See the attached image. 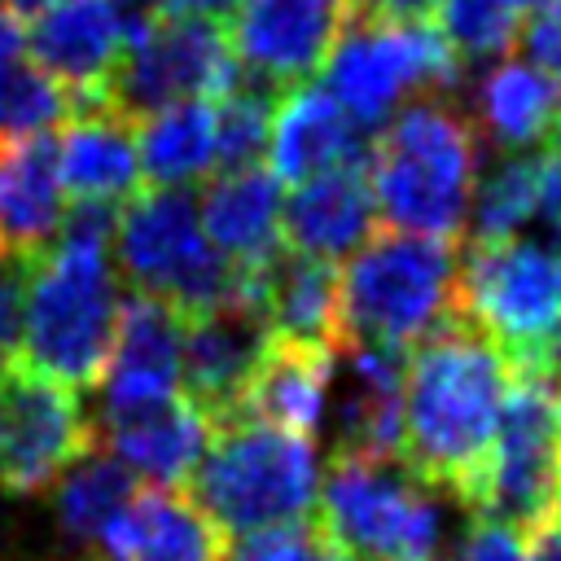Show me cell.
<instances>
[{
    "label": "cell",
    "instance_id": "7",
    "mask_svg": "<svg viewBox=\"0 0 561 561\" xmlns=\"http://www.w3.org/2000/svg\"><path fill=\"white\" fill-rule=\"evenodd\" d=\"M460 311L513 364V373H561V245L508 237L469 245L460 259Z\"/></svg>",
    "mask_w": 561,
    "mask_h": 561
},
{
    "label": "cell",
    "instance_id": "6",
    "mask_svg": "<svg viewBox=\"0 0 561 561\" xmlns=\"http://www.w3.org/2000/svg\"><path fill=\"white\" fill-rule=\"evenodd\" d=\"M184 486L224 535H245L311 517L320 495V456L302 434L259 421H224L210 430V443Z\"/></svg>",
    "mask_w": 561,
    "mask_h": 561
},
{
    "label": "cell",
    "instance_id": "28",
    "mask_svg": "<svg viewBox=\"0 0 561 561\" xmlns=\"http://www.w3.org/2000/svg\"><path fill=\"white\" fill-rule=\"evenodd\" d=\"M140 180L158 188H188L215 171V101L188 96L136 123Z\"/></svg>",
    "mask_w": 561,
    "mask_h": 561
},
{
    "label": "cell",
    "instance_id": "12",
    "mask_svg": "<svg viewBox=\"0 0 561 561\" xmlns=\"http://www.w3.org/2000/svg\"><path fill=\"white\" fill-rule=\"evenodd\" d=\"M96 443L79 390L26 368L0 364V491L44 495L66 465Z\"/></svg>",
    "mask_w": 561,
    "mask_h": 561
},
{
    "label": "cell",
    "instance_id": "3",
    "mask_svg": "<svg viewBox=\"0 0 561 561\" xmlns=\"http://www.w3.org/2000/svg\"><path fill=\"white\" fill-rule=\"evenodd\" d=\"M118 280L110 263V237L57 232L26 263L18 355L26 368L88 390L114 342Z\"/></svg>",
    "mask_w": 561,
    "mask_h": 561
},
{
    "label": "cell",
    "instance_id": "25",
    "mask_svg": "<svg viewBox=\"0 0 561 561\" xmlns=\"http://www.w3.org/2000/svg\"><path fill=\"white\" fill-rule=\"evenodd\" d=\"M66 193L57 180V136L35 131L0 145V254L35 259L61 224Z\"/></svg>",
    "mask_w": 561,
    "mask_h": 561
},
{
    "label": "cell",
    "instance_id": "2",
    "mask_svg": "<svg viewBox=\"0 0 561 561\" xmlns=\"http://www.w3.org/2000/svg\"><path fill=\"white\" fill-rule=\"evenodd\" d=\"M377 219L403 232L460 241L478 184V131L451 96L403 101L368 140Z\"/></svg>",
    "mask_w": 561,
    "mask_h": 561
},
{
    "label": "cell",
    "instance_id": "8",
    "mask_svg": "<svg viewBox=\"0 0 561 561\" xmlns=\"http://www.w3.org/2000/svg\"><path fill=\"white\" fill-rule=\"evenodd\" d=\"M316 522L351 552V561H438L443 504L403 460L333 456L320 478Z\"/></svg>",
    "mask_w": 561,
    "mask_h": 561
},
{
    "label": "cell",
    "instance_id": "36",
    "mask_svg": "<svg viewBox=\"0 0 561 561\" xmlns=\"http://www.w3.org/2000/svg\"><path fill=\"white\" fill-rule=\"evenodd\" d=\"M517 44L535 70L561 83V0H535L530 13H522Z\"/></svg>",
    "mask_w": 561,
    "mask_h": 561
},
{
    "label": "cell",
    "instance_id": "39",
    "mask_svg": "<svg viewBox=\"0 0 561 561\" xmlns=\"http://www.w3.org/2000/svg\"><path fill=\"white\" fill-rule=\"evenodd\" d=\"M535 219L548 228V241H557V245H561V158H557V153H539Z\"/></svg>",
    "mask_w": 561,
    "mask_h": 561
},
{
    "label": "cell",
    "instance_id": "33",
    "mask_svg": "<svg viewBox=\"0 0 561 561\" xmlns=\"http://www.w3.org/2000/svg\"><path fill=\"white\" fill-rule=\"evenodd\" d=\"M276 88L241 79L232 92L215 96V171L254 167L267 149V123H272Z\"/></svg>",
    "mask_w": 561,
    "mask_h": 561
},
{
    "label": "cell",
    "instance_id": "17",
    "mask_svg": "<svg viewBox=\"0 0 561 561\" xmlns=\"http://www.w3.org/2000/svg\"><path fill=\"white\" fill-rule=\"evenodd\" d=\"M373 131H364L329 88L316 79L276 88L272 123H267V171L280 180V188L302 184L320 171L364 162Z\"/></svg>",
    "mask_w": 561,
    "mask_h": 561
},
{
    "label": "cell",
    "instance_id": "10",
    "mask_svg": "<svg viewBox=\"0 0 561 561\" xmlns=\"http://www.w3.org/2000/svg\"><path fill=\"white\" fill-rule=\"evenodd\" d=\"M320 75L364 131H377L412 92L456 101L465 88L460 57L425 22H342Z\"/></svg>",
    "mask_w": 561,
    "mask_h": 561
},
{
    "label": "cell",
    "instance_id": "18",
    "mask_svg": "<svg viewBox=\"0 0 561 561\" xmlns=\"http://www.w3.org/2000/svg\"><path fill=\"white\" fill-rule=\"evenodd\" d=\"M373 232H377V202L364 162H346L302 184H289L280 202V241L294 254L342 263Z\"/></svg>",
    "mask_w": 561,
    "mask_h": 561
},
{
    "label": "cell",
    "instance_id": "31",
    "mask_svg": "<svg viewBox=\"0 0 561 561\" xmlns=\"http://www.w3.org/2000/svg\"><path fill=\"white\" fill-rule=\"evenodd\" d=\"M535 193H539V153H500V162L473 184L469 202V245H491L522 237V228L535 219Z\"/></svg>",
    "mask_w": 561,
    "mask_h": 561
},
{
    "label": "cell",
    "instance_id": "22",
    "mask_svg": "<svg viewBox=\"0 0 561 561\" xmlns=\"http://www.w3.org/2000/svg\"><path fill=\"white\" fill-rule=\"evenodd\" d=\"M224 530L175 486L136 491L101 530L92 561H219Z\"/></svg>",
    "mask_w": 561,
    "mask_h": 561
},
{
    "label": "cell",
    "instance_id": "19",
    "mask_svg": "<svg viewBox=\"0 0 561 561\" xmlns=\"http://www.w3.org/2000/svg\"><path fill=\"white\" fill-rule=\"evenodd\" d=\"M346 386L337 394L333 456L403 460V355L377 342H342Z\"/></svg>",
    "mask_w": 561,
    "mask_h": 561
},
{
    "label": "cell",
    "instance_id": "29",
    "mask_svg": "<svg viewBox=\"0 0 561 561\" xmlns=\"http://www.w3.org/2000/svg\"><path fill=\"white\" fill-rule=\"evenodd\" d=\"M48 491H53L57 530L83 552V561H92L101 530L136 495V473L92 443L75 465L61 469V478Z\"/></svg>",
    "mask_w": 561,
    "mask_h": 561
},
{
    "label": "cell",
    "instance_id": "27",
    "mask_svg": "<svg viewBox=\"0 0 561 561\" xmlns=\"http://www.w3.org/2000/svg\"><path fill=\"white\" fill-rule=\"evenodd\" d=\"M263 316L272 337L337 351V263L280 250L263 272Z\"/></svg>",
    "mask_w": 561,
    "mask_h": 561
},
{
    "label": "cell",
    "instance_id": "40",
    "mask_svg": "<svg viewBox=\"0 0 561 561\" xmlns=\"http://www.w3.org/2000/svg\"><path fill=\"white\" fill-rule=\"evenodd\" d=\"M145 4L153 13H162V18H210V22H224L237 0H145Z\"/></svg>",
    "mask_w": 561,
    "mask_h": 561
},
{
    "label": "cell",
    "instance_id": "32",
    "mask_svg": "<svg viewBox=\"0 0 561 561\" xmlns=\"http://www.w3.org/2000/svg\"><path fill=\"white\" fill-rule=\"evenodd\" d=\"M434 18H438V35L460 57V66L504 57L517 44V26H522V9L513 0H438Z\"/></svg>",
    "mask_w": 561,
    "mask_h": 561
},
{
    "label": "cell",
    "instance_id": "45",
    "mask_svg": "<svg viewBox=\"0 0 561 561\" xmlns=\"http://www.w3.org/2000/svg\"><path fill=\"white\" fill-rule=\"evenodd\" d=\"M557 377H561V373H557ZM557 394H561V386H557Z\"/></svg>",
    "mask_w": 561,
    "mask_h": 561
},
{
    "label": "cell",
    "instance_id": "26",
    "mask_svg": "<svg viewBox=\"0 0 561 561\" xmlns=\"http://www.w3.org/2000/svg\"><path fill=\"white\" fill-rule=\"evenodd\" d=\"M561 105V83L530 61H500L473 88V131L500 153H522L543 145L552 114Z\"/></svg>",
    "mask_w": 561,
    "mask_h": 561
},
{
    "label": "cell",
    "instance_id": "41",
    "mask_svg": "<svg viewBox=\"0 0 561 561\" xmlns=\"http://www.w3.org/2000/svg\"><path fill=\"white\" fill-rule=\"evenodd\" d=\"M526 548H530V561H561V504L552 508L548 522H539L526 535Z\"/></svg>",
    "mask_w": 561,
    "mask_h": 561
},
{
    "label": "cell",
    "instance_id": "15",
    "mask_svg": "<svg viewBox=\"0 0 561 561\" xmlns=\"http://www.w3.org/2000/svg\"><path fill=\"white\" fill-rule=\"evenodd\" d=\"M272 329L263 302H228L215 311L184 316V346H180V386L184 399L206 412L210 425L237 416L241 390L267 346Z\"/></svg>",
    "mask_w": 561,
    "mask_h": 561
},
{
    "label": "cell",
    "instance_id": "1",
    "mask_svg": "<svg viewBox=\"0 0 561 561\" xmlns=\"http://www.w3.org/2000/svg\"><path fill=\"white\" fill-rule=\"evenodd\" d=\"M513 386L504 351L465 316L403 355V465L438 495L473 482Z\"/></svg>",
    "mask_w": 561,
    "mask_h": 561
},
{
    "label": "cell",
    "instance_id": "30",
    "mask_svg": "<svg viewBox=\"0 0 561 561\" xmlns=\"http://www.w3.org/2000/svg\"><path fill=\"white\" fill-rule=\"evenodd\" d=\"M66 114L70 96L31 61L22 18L0 13V140L48 131Z\"/></svg>",
    "mask_w": 561,
    "mask_h": 561
},
{
    "label": "cell",
    "instance_id": "13",
    "mask_svg": "<svg viewBox=\"0 0 561 561\" xmlns=\"http://www.w3.org/2000/svg\"><path fill=\"white\" fill-rule=\"evenodd\" d=\"M342 22V0H237L224 35L245 79L289 88L320 75Z\"/></svg>",
    "mask_w": 561,
    "mask_h": 561
},
{
    "label": "cell",
    "instance_id": "16",
    "mask_svg": "<svg viewBox=\"0 0 561 561\" xmlns=\"http://www.w3.org/2000/svg\"><path fill=\"white\" fill-rule=\"evenodd\" d=\"M180 346L184 316L162 298L131 294L118 298L114 342L101 364V416L131 412L180 394Z\"/></svg>",
    "mask_w": 561,
    "mask_h": 561
},
{
    "label": "cell",
    "instance_id": "44",
    "mask_svg": "<svg viewBox=\"0 0 561 561\" xmlns=\"http://www.w3.org/2000/svg\"><path fill=\"white\" fill-rule=\"evenodd\" d=\"M513 4H517V9H522V13H526V9H530V4H535V0H513Z\"/></svg>",
    "mask_w": 561,
    "mask_h": 561
},
{
    "label": "cell",
    "instance_id": "14",
    "mask_svg": "<svg viewBox=\"0 0 561 561\" xmlns=\"http://www.w3.org/2000/svg\"><path fill=\"white\" fill-rule=\"evenodd\" d=\"M26 22L31 61L70 96V110L105 105V83L127 44L123 0H53Z\"/></svg>",
    "mask_w": 561,
    "mask_h": 561
},
{
    "label": "cell",
    "instance_id": "37",
    "mask_svg": "<svg viewBox=\"0 0 561 561\" xmlns=\"http://www.w3.org/2000/svg\"><path fill=\"white\" fill-rule=\"evenodd\" d=\"M26 263L18 254H0V364L18 355L22 333V294H26Z\"/></svg>",
    "mask_w": 561,
    "mask_h": 561
},
{
    "label": "cell",
    "instance_id": "5",
    "mask_svg": "<svg viewBox=\"0 0 561 561\" xmlns=\"http://www.w3.org/2000/svg\"><path fill=\"white\" fill-rule=\"evenodd\" d=\"M110 250L136 294L162 298L180 316L215 311L228 302H263V272L224 259L202 224L188 188H140L114 215Z\"/></svg>",
    "mask_w": 561,
    "mask_h": 561
},
{
    "label": "cell",
    "instance_id": "11",
    "mask_svg": "<svg viewBox=\"0 0 561 561\" xmlns=\"http://www.w3.org/2000/svg\"><path fill=\"white\" fill-rule=\"evenodd\" d=\"M245 79L237 66L224 22L210 18H162L153 13L131 31L123 57L105 83V105L131 123L145 114L188 101V96H224Z\"/></svg>",
    "mask_w": 561,
    "mask_h": 561
},
{
    "label": "cell",
    "instance_id": "43",
    "mask_svg": "<svg viewBox=\"0 0 561 561\" xmlns=\"http://www.w3.org/2000/svg\"><path fill=\"white\" fill-rule=\"evenodd\" d=\"M548 153H557L561 158V105H557V114H552V127H548Z\"/></svg>",
    "mask_w": 561,
    "mask_h": 561
},
{
    "label": "cell",
    "instance_id": "42",
    "mask_svg": "<svg viewBox=\"0 0 561 561\" xmlns=\"http://www.w3.org/2000/svg\"><path fill=\"white\" fill-rule=\"evenodd\" d=\"M311 522H316V517H311ZM307 561H351V552H346V548H342V543H337V539H333V535H329V530H324V526L316 522V530H311V552H307Z\"/></svg>",
    "mask_w": 561,
    "mask_h": 561
},
{
    "label": "cell",
    "instance_id": "24",
    "mask_svg": "<svg viewBox=\"0 0 561 561\" xmlns=\"http://www.w3.org/2000/svg\"><path fill=\"white\" fill-rule=\"evenodd\" d=\"M57 180L70 202L118 206L131 197L145 184L136 158V123L101 101L75 105L66 114V131L57 136Z\"/></svg>",
    "mask_w": 561,
    "mask_h": 561
},
{
    "label": "cell",
    "instance_id": "35",
    "mask_svg": "<svg viewBox=\"0 0 561 561\" xmlns=\"http://www.w3.org/2000/svg\"><path fill=\"white\" fill-rule=\"evenodd\" d=\"M438 561H530L526 535L495 517H469L460 543Z\"/></svg>",
    "mask_w": 561,
    "mask_h": 561
},
{
    "label": "cell",
    "instance_id": "23",
    "mask_svg": "<svg viewBox=\"0 0 561 561\" xmlns=\"http://www.w3.org/2000/svg\"><path fill=\"white\" fill-rule=\"evenodd\" d=\"M280 202V180L259 162L237 171H210L197 193V224L224 259L241 267H267L285 250Z\"/></svg>",
    "mask_w": 561,
    "mask_h": 561
},
{
    "label": "cell",
    "instance_id": "34",
    "mask_svg": "<svg viewBox=\"0 0 561 561\" xmlns=\"http://www.w3.org/2000/svg\"><path fill=\"white\" fill-rule=\"evenodd\" d=\"M311 530H316L311 517H302V522H280V526H259V530L237 535L232 543L224 539L219 561H307V552H311Z\"/></svg>",
    "mask_w": 561,
    "mask_h": 561
},
{
    "label": "cell",
    "instance_id": "21",
    "mask_svg": "<svg viewBox=\"0 0 561 561\" xmlns=\"http://www.w3.org/2000/svg\"><path fill=\"white\" fill-rule=\"evenodd\" d=\"M210 430L206 412L184 394L101 416V425H92L96 443H105V451L149 486H184L210 443Z\"/></svg>",
    "mask_w": 561,
    "mask_h": 561
},
{
    "label": "cell",
    "instance_id": "38",
    "mask_svg": "<svg viewBox=\"0 0 561 561\" xmlns=\"http://www.w3.org/2000/svg\"><path fill=\"white\" fill-rule=\"evenodd\" d=\"M346 22H430L438 0H342Z\"/></svg>",
    "mask_w": 561,
    "mask_h": 561
},
{
    "label": "cell",
    "instance_id": "9",
    "mask_svg": "<svg viewBox=\"0 0 561 561\" xmlns=\"http://www.w3.org/2000/svg\"><path fill=\"white\" fill-rule=\"evenodd\" d=\"M469 517H495L530 535L561 504V394L552 377L513 373L500 430L465 486Z\"/></svg>",
    "mask_w": 561,
    "mask_h": 561
},
{
    "label": "cell",
    "instance_id": "4",
    "mask_svg": "<svg viewBox=\"0 0 561 561\" xmlns=\"http://www.w3.org/2000/svg\"><path fill=\"white\" fill-rule=\"evenodd\" d=\"M456 316H465L456 241L377 228L351 259L337 263L342 342L408 351Z\"/></svg>",
    "mask_w": 561,
    "mask_h": 561
},
{
    "label": "cell",
    "instance_id": "20",
    "mask_svg": "<svg viewBox=\"0 0 561 561\" xmlns=\"http://www.w3.org/2000/svg\"><path fill=\"white\" fill-rule=\"evenodd\" d=\"M333 377H337V351L267 337L232 421H259V425L311 438L324 425Z\"/></svg>",
    "mask_w": 561,
    "mask_h": 561
}]
</instances>
